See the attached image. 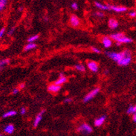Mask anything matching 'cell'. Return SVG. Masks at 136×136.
Wrapping results in <instances>:
<instances>
[{
  "mask_svg": "<svg viewBox=\"0 0 136 136\" xmlns=\"http://www.w3.org/2000/svg\"><path fill=\"white\" fill-rule=\"evenodd\" d=\"M99 91H100V89H99V88H95V89L92 90L91 92H89L85 97H84V99H83V102H84V103H87V102L90 101L91 99H93V98L95 97L97 94L99 93Z\"/></svg>",
  "mask_w": 136,
  "mask_h": 136,
  "instance_id": "obj_4",
  "label": "cell"
},
{
  "mask_svg": "<svg viewBox=\"0 0 136 136\" xmlns=\"http://www.w3.org/2000/svg\"><path fill=\"white\" fill-rule=\"evenodd\" d=\"M72 101V98H66L64 100V103H70Z\"/></svg>",
  "mask_w": 136,
  "mask_h": 136,
  "instance_id": "obj_33",
  "label": "cell"
},
{
  "mask_svg": "<svg viewBox=\"0 0 136 136\" xmlns=\"http://www.w3.org/2000/svg\"><path fill=\"white\" fill-rule=\"evenodd\" d=\"M133 42V40L131 38H130L129 37H127L125 36H123L122 38H121L120 39H118V41L116 42H118L120 44H129V43H131Z\"/></svg>",
  "mask_w": 136,
  "mask_h": 136,
  "instance_id": "obj_14",
  "label": "cell"
},
{
  "mask_svg": "<svg viewBox=\"0 0 136 136\" xmlns=\"http://www.w3.org/2000/svg\"><path fill=\"white\" fill-rule=\"evenodd\" d=\"M78 131L83 135H88L93 132V128L86 123H83L78 128Z\"/></svg>",
  "mask_w": 136,
  "mask_h": 136,
  "instance_id": "obj_3",
  "label": "cell"
},
{
  "mask_svg": "<svg viewBox=\"0 0 136 136\" xmlns=\"http://www.w3.org/2000/svg\"><path fill=\"white\" fill-rule=\"evenodd\" d=\"M5 28H2V29H1V30H0V39L3 37V36H4V33H5Z\"/></svg>",
  "mask_w": 136,
  "mask_h": 136,
  "instance_id": "obj_30",
  "label": "cell"
},
{
  "mask_svg": "<svg viewBox=\"0 0 136 136\" xmlns=\"http://www.w3.org/2000/svg\"><path fill=\"white\" fill-rule=\"evenodd\" d=\"M136 105H131V106L128 107L127 110V113L128 114H133L136 113Z\"/></svg>",
  "mask_w": 136,
  "mask_h": 136,
  "instance_id": "obj_19",
  "label": "cell"
},
{
  "mask_svg": "<svg viewBox=\"0 0 136 136\" xmlns=\"http://www.w3.org/2000/svg\"><path fill=\"white\" fill-rule=\"evenodd\" d=\"M4 131L7 134H12V133L15 131V127L13 125L10 124L6 125L4 129Z\"/></svg>",
  "mask_w": 136,
  "mask_h": 136,
  "instance_id": "obj_16",
  "label": "cell"
},
{
  "mask_svg": "<svg viewBox=\"0 0 136 136\" xmlns=\"http://www.w3.org/2000/svg\"><path fill=\"white\" fill-rule=\"evenodd\" d=\"M108 73V70H106V71H105V74H107Z\"/></svg>",
  "mask_w": 136,
  "mask_h": 136,
  "instance_id": "obj_37",
  "label": "cell"
},
{
  "mask_svg": "<svg viewBox=\"0 0 136 136\" xmlns=\"http://www.w3.org/2000/svg\"><path fill=\"white\" fill-rule=\"evenodd\" d=\"M7 3L8 0H0V12L5 8Z\"/></svg>",
  "mask_w": 136,
  "mask_h": 136,
  "instance_id": "obj_24",
  "label": "cell"
},
{
  "mask_svg": "<svg viewBox=\"0 0 136 136\" xmlns=\"http://www.w3.org/2000/svg\"><path fill=\"white\" fill-rule=\"evenodd\" d=\"M44 112H45V110H42L36 116V118H35V120L33 121V127H37L39 125V122L42 120V117H43V114Z\"/></svg>",
  "mask_w": 136,
  "mask_h": 136,
  "instance_id": "obj_7",
  "label": "cell"
},
{
  "mask_svg": "<svg viewBox=\"0 0 136 136\" xmlns=\"http://www.w3.org/2000/svg\"><path fill=\"white\" fill-rule=\"evenodd\" d=\"M95 6L101 10H110V5H104L103 4H101L99 2L95 1Z\"/></svg>",
  "mask_w": 136,
  "mask_h": 136,
  "instance_id": "obj_12",
  "label": "cell"
},
{
  "mask_svg": "<svg viewBox=\"0 0 136 136\" xmlns=\"http://www.w3.org/2000/svg\"><path fill=\"white\" fill-rule=\"evenodd\" d=\"M15 28H12V29H10L9 31H8V36H12L13 35V33H14V32H15Z\"/></svg>",
  "mask_w": 136,
  "mask_h": 136,
  "instance_id": "obj_29",
  "label": "cell"
},
{
  "mask_svg": "<svg viewBox=\"0 0 136 136\" xmlns=\"http://www.w3.org/2000/svg\"><path fill=\"white\" fill-rule=\"evenodd\" d=\"M0 136H1V134H0Z\"/></svg>",
  "mask_w": 136,
  "mask_h": 136,
  "instance_id": "obj_38",
  "label": "cell"
},
{
  "mask_svg": "<svg viewBox=\"0 0 136 136\" xmlns=\"http://www.w3.org/2000/svg\"><path fill=\"white\" fill-rule=\"evenodd\" d=\"M20 91V89H18V88H16V89H14L13 91H12V93L14 94V95H16V94H17Z\"/></svg>",
  "mask_w": 136,
  "mask_h": 136,
  "instance_id": "obj_32",
  "label": "cell"
},
{
  "mask_svg": "<svg viewBox=\"0 0 136 136\" xmlns=\"http://www.w3.org/2000/svg\"><path fill=\"white\" fill-rule=\"evenodd\" d=\"M106 54L110 59H111L113 61H115V62H117V63H118V61H121L122 58L123 57V56H124L123 52H121V53L106 52Z\"/></svg>",
  "mask_w": 136,
  "mask_h": 136,
  "instance_id": "obj_2",
  "label": "cell"
},
{
  "mask_svg": "<svg viewBox=\"0 0 136 136\" xmlns=\"http://www.w3.org/2000/svg\"><path fill=\"white\" fill-rule=\"evenodd\" d=\"M61 89V86L59 85H57L55 84H51L48 86V91L50 93H58Z\"/></svg>",
  "mask_w": 136,
  "mask_h": 136,
  "instance_id": "obj_8",
  "label": "cell"
},
{
  "mask_svg": "<svg viewBox=\"0 0 136 136\" xmlns=\"http://www.w3.org/2000/svg\"><path fill=\"white\" fill-rule=\"evenodd\" d=\"M26 108L24 107H23L21 108V110H20V112H21V114L22 115H24L26 113Z\"/></svg>",
  "mask_w": 136,
  "mask_h": 136,
  "instance_id": "obj_31",
  "label": "cell"
},
{
  "mask_svg": "<svg viewBox=\"0 0 136 136\" xmlns=\"http://www.w3.org/2000/svg\"><path fill=\"white\" fill-rule=\"evenodd\" d=\"M108 26L112 29H115L118 27V23L114 18H110L108 21Z\"/></svg>",
  "mask_w": 136,
  "mask_h": 136,
  "instance_id": "obj_13",
  "label": "cell"
},
{
  "mask_svg": "<svg viewBox=\"0 0 136 136\" xmlns=\"http://www.w3.org/2000/svg\"><path fill=\"white\" fill-rule=\"evenodd\" d=\"M123 36H125V34L122 33H116L112 34L111 36H110V39L117 42L118 39H120L121 38H122Z\"/></svg>",
  "mask_w": 136,
  "mask_h": 136,
  "instance_id": "obj_17",
  "label": "cell"
},
{
  "mask_svg": "<svg viewBox=\"0 0 136 136\" xmlns=\"http://www.w3.org/2000/svg\"><path fill=\"white\" fill-rule=\"evenodd\" d=\"M38 38H39L38 35H34V36H30L29 38L27 39V42H29V43H33V42L36 41Z\"/></svg>",
  "mask_w": 136,
  "mask_h": 136,
  "instance_id": "obj_22",
  "label": "cell"
},
{
  "mask_svg": "<svg viewBox=\"0 0 136 136\" xmlns=\"http://www.w3.org/2000/svg\"><path fill=\"white\" fill-rule=\"evenodd\" d=\"M129 16L131 18H133V17H136V11H131L129 13Z\"/></svg>",
  "mask_w": 136,
  "mask_h": 136,
  "instance_id": "obj_28",
  "label": "cell"
},
{
  "mask_svg": "<svg viewBox=\"0 0 136 136\" xmlns=\"http://www.w3.org/2000/svg\"><path fill=\"white\" fill-rule=\"evenodd\" d=\"M23 8L20 7V8H19V11H22V10H23Z\"/></svg>",
  "mask_w": 136,
  "mask_h": 136,
  "instance_id": "obj_36",
  "label": "cell"
},
{
  "mask_svg": "<svg viewBox=\"0 0 136 136\" xmlns=\"http://www.w3.org/2000/svg\"><path fill=\"white\" fill-rule=\"evenodd\" d=\"M133 121L136 123V112L133 114Z\"/></svg>",
  "mask_w": 136,
  "mask_h": 136,
  "instance_id": "obj_35",
  "label": "cell"
},
{
  "mask_svg": "<svg viewBox=\"0 0 136 136\" xmlns=\"http://www.w3.org/2000/svg\"><path fill=\"white\" fill-rule=\"evenodd\" d=\"M72 6V9H74V10H78V6L77 3H76V2L72 3V6Z\"/></svg>",
  "mask_w": 136,
  "mask_h": 136,
  "instance_id": "obj_26",
  "label": "cell"
},
{
  "mask_svg": "<svg viewBox=\"0 0 136 136\" xmlns=\"http://www.w3.org/2000/svg\"><path fill=\"white\" fill-rule=\"evenodd\" d=\"M25 84H24V83H21L20 85H19V89H24L25 88Z\"/></svg>",
  "mask_w": 136,
  "mask_h": 136,
  "instance_id": "obj_34",
  "label": "cell"
},
{
  "mask_svg": "<svg viewBox=\"0 0 136 136\" xmlns=\"http://www.w3.org/2000/svg\"><path fill=\"white\" fill-rule=\"evenodd\" d=\"M10 63V60L6 59H3V60H0V69L1 68H4V66L7 65L9 64Z\"/></svg>",
  "mask_w": 136,
  "mask_h": 136,
  "instance_id": "obj_23",
  "label": "cell"
},
{
  "mask_svg": "<svg viewBox=\"0 0 136 136\" xmlns=\"http://www.w3.org/2000/svg\"><path fill=\"white\" fill-rule=\"evenodd\" d=\"M67 80H68V78L63 76V74H60V77H59V78L55 82V84H57V85H59V86H61V84H63L64 83H65L67 82Z\"/></svg>",
  "mask_w": 136,
  "mask_h": 136,
  "instance_id": "obj_15",
  "label": "cell"
},
{
  "mask_svg": "<svg viewBox=\"0 0 136 136\" xmlns=\"http://www.w3.org/2000/svg\"><path fill=\"white\" fill-rule=\"evenodd\" d=\"M87 66L88 68L89 69L90 71H91L92 72H97L98 69H99V65L97 62L93 61H88L87 63Z\"/></svg>",
  "mask_w": 136,
  "mask_h": 136,
  "instance_id": "obj_5",
  "label": "cell"
},
{
  "mask_svg": "<svg viewBox=\"0 0 136 136\" xmlns=\"http://www.w3.org/2000/svg\"><path fill=\"white\" fill-rule=\"evenodd\" d=\"M37 47V45L34 43H29L27 44L25 47H24V51H29V50H33L36 48Z\"/></svg>",
  "mask_w": 136,
  "mask_h": 136,
  "instance_id": "obj_18",
  "label": "cell"
},
{
  "mask_svg": "<svg viewBox=\"0 0 136 136\" xmlns=\"http://www.w3.org/2000/svg\"><path fill=\"white\" fill-rule=\"evenodd\" d=\"M95 15L96 16H98V17H103V16H104V14L101 12H96L95 13Z\"/></svg>",
  "mask_w": 136,
  "mask_h": 136,
  "instance_id": "obj_27",
  "label": "cell"
},
{
  "mask_svg": "<svg viewBox=\"0 0 136 136\" xmlns=\"http://www.w3.org/2000/svg\"><path fill=\"white\" fill-rule=\"evenodd\" d=\"M69 23H70V24H71L72 27H77L80 25V19H79V18L77 16L72 15L71 16V17H70V19H69Z\"/></svg>",
  "mask_w": 136,
  "mask_h": 136,
  "instance_id": "obj_6",
  "label": "cell"
},
{
  "mask_svg": "<svg viewBox=\"0 0 136 136\" xmlns=\"http://www.w3.org/2000/svg\"><path fill=\"white\" fill-rule=\"evenodd\" d=\"M110 10L114 11L116 12H125L127 10V8L124 6H110Z\"/></svg>",
  "mask_w": 136,
  "mask_h": 136,
  "instance_id": "obj_10",
  "label": "cell"
},
{
  "mask_svg": "<svg viewBox=\"0 0 136 136\" xmlns=\"http://www.w3.org/2000/svg\"><path fill=\"white\" fill-rule=\"evenodd\" d=\"M16 114V112L15 110H10V111L4 113L3 114V118H8V117H11V116H14Z\"/></svg>",
  "mask_w": 136,
  "mask_h": 136,
  "instance_id": "obj_20",
  "label": "cell"
},
{
  "mask_svg": "<svg viewBox=\"0 0 136 136\" xmlns=\"http://www.w3.org/2000/svg\"><path fill=\"white\" fill-rule=\"evenodd\" d=\"M75 69L77 71L80 72H84L85 71V68H84V66L83 64H80V63L76 65Z\"/></svg>",
  "mask_w": 136,
  "mask_h": 136,
  "instance_id": "obj_21",
  "label": "cell"
},
{
  "mask_svg": "<svg viewBox=\"0 0 136 136\" xmlns=\"http://www.w3.org/2000/svg\"><path fill=\"white\" fill-rule=\"evenodd\" d=\"M101 42H102V44H103V45L105 48H110L112 44V39H110V38H108L106 36L102 38Z\"/></svg>",
  "mask_w": 136,
  "mask_h": 136,
  "instance_id": "obj_11",
  "label": "cell"
},
{
  "mask_svg": "<svg viewBox=\"0 0 136 136\" xmlns=\"http://www.w3.org/2000/svg\"><path fill=\"white\" fill-rule=\"evenodd\" d=\"M122 52L124 54V56L121 61H118V64L121 66H127L131 61V54L129 50H125Z\"/></svg>",
  "mask_w": 136,
  "mask_h": 136,
  "instance_id": "obj_1",
  "label": "cell"
},
{
  "mask_svg": "<svg viewBox=\"0 0 136 136\" xmlns=\"http://www.w3.org/2000/svg\"><path fill=\"white\" fill-rule=\"evenodd\" d=\"M106 116L105 115H103V116H99V118H97V119L95 120V121H94V125H95V127H101V126L104 124V122H105V121H106Z\"/></svg>",
  "mask_w": 136,
  "mask_h": 136,
  "instance_id": "obj_9",
  "label": "cell"
},
{
  "mask_svg": "<svg viewBox=\"0 0 136 136\" xmlns=\"http://www.w3.org/2000/svg\"><path fill=\"white\" fill-rule=\"evenodd\" d=\"M91 50L93 51V53H97V54H99L101 53V50L99 49V48H97L96 47H92L91 48Z\"/></svg>",
  "mask_w": 136,
  "mask_h": 136,
  "instance_id": "obj_25",
  "label": "cell"
}]
</instances>
